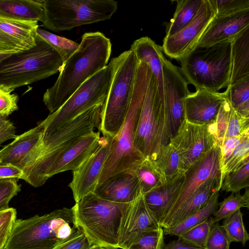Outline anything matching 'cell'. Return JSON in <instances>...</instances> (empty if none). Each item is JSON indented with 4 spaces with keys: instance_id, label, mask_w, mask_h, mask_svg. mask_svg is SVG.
<instances>
[{
    "instance_id": "f6af8a7d",
    "label": "cell",
    "mask_w": 249,
    "mask_h": 249,
    "mask_svg": "<svg viewBox=\"0 0 249 249\" xmlns=\"http://www.w3.org/2000/svg\"><path fill=\"white\" fill-rule=\"evenodd\" d=\"M16 178L0 179V211L9 207L10 201L21 190V185Z\"/></svg>"
},
{
    "instance_id": "6da1fadb",
    "label": "cell",
    "mask_w": 249,
    "mask_h": 249,
    "mask_svg": "<svg viewBox=\"0 0 249 249\" xmlns=\"http://www.w3.org/2000/svg\"><path fill=\"white\" fill-rule=\"evenodd\" d=\"M111 43L99 32L86 33L78 49L65 62L43 101L50 114L58 109L86 81L107 65Z\"/></svg>"
},
{
    "instance_id": "52a82bcc",
    "label": "cell",
    "mask_w": 249,
    "mask_h": 249,
    "mask_svg": "<svg viewBox=\"0 0 249 249\" xmlns=\"http://www.w3.org/2000/svg\"><path fill=\"white\" fill-rule=\"evenodd\" d=\"M181 72L196 89L218 92L229 84L231 70V41L196 47L180 61Z\"/></svg>"
},
{
    "instance_id": "d590c367",
    "label": "cell",
    "mask_w": 249,
    "mask_h": 249,
    "mask_svg": "<svg viewBox=\"0 0 249 249\" xmlns=\"http://www.w3.org/2000/svg\"><path fill=\"white\" fill-rule=\"evenodd\" d=\"M36 35L45 41L61 57L63 63L78 49L79 44L38 28Z\"/></svg>"
},
{
    "instance_id": "2e32d148",
    "label": "cell",
    "mask_w": 249,
    "mask_h": 249,
    "mask_svg": "<svg viewBox=\"0 0 249 249\" xmlns=\"http://www.w3.org/2000/svg\"><path fill=\"white\" fill-rule=\"evenodd\" d=\"M111 139L100 137L94 151L73 171L72 179L69 186L75 202L85 195L94 192L109 154Z\"/></svg>"
},
{
    "instance_id": "bcb514c9",
    "label": "cell",
    "mask_w": 249,
    "mask_h": 249,
    "mask_svg": "<svg viewBox=\"0 0 249 249\" xmlns=\"http://www.w3.org/2000/svg\"><path fill=\"white\" fill-rule=\"evenodd\" d=\"M92 246L85 234L76 228L69 236L53 249H90Z\"/></svg>"
},
{
    "instance_id": "603a6c76",
    "label": "cell",
    "mask_w": 249,
    "mask_h": 249,
    "mask_svg": "<svg viewBox=\"0 0 249 249\" xmlns=\"http://www.w3.org/2000/svg\"><path fill=\"white\" fill-rule=\"evenodd\" d=\"M140 191L139 180L133 169L113 175L98 184L93 193L106 200L128 203L135 199Z\"/></svg>"
},
{
    "instance_id": "836d02e7",
    "label": "cell",
    "mask_w": 249,
    "mask_h": 249,
    "mask_svg": "<svg viewBox=\"0 0 249 249\" xmlns=\"http://www.w3.org/2000/svg\"><path fill=\"white\" fill-rule=\"evenodd\" d=\"M224 93L231 107L237 112L249 118V79L228 86Z\"/></svg>"
},
{
    "instance_id": "3957f363",
    "label": "cell",
    "mask_w": 249,
    "mask_h": 249,
    "mask_svg": "<svg viewBox=\"0 0 249 249\" xmlns=\"http://www.w3.org/2000/svg\"><path fill=\"white\" fill-rule=\"evenodd\" d=\"M131 203L113 202L89 193L71 208L73 225L92 245L118 248L121 226Z\"/></svg>"
},
{
    "instance_id": "484cf974",
    "label": "cell",
    "mask_w": 249,
    "mask_h": 249,
    "mask_svg": "<svg viewBox=\"0 0 249 249\" xmlns=\"http://www.w3.org/2000/svg\"><path fill=\"white\" fill-rule=\"evenodd\" d=\"M184 175L143 194L145 202L159 224L174 203L182 186Z\"/></svg>"
},
{
    "instance_id": "60d3db41",
    "label": "cell",
    "mask_w": 249,
    "mask_h": 249,
    "mask_svg": "<svg viewBox=\"0 0 249 249\" xmlns=\"http://www.w3.org/2000/svg\"><path fill=\"white\" fill-rule=\"evenodd\" d=\"M164 235L162 228L144 231L128 249H163Z\"/></svg>"
},
{
    "instance_id": "5b68a950",
    "label": "cell",
    "mask_w": 249,
    "mask_h": 249,
    "mask_svg": "<svg viewBox=\"0 0 249 249\" xmlns=\"http://www.w3.org/2000/svg\"><path fill=\"white\" fill-rule=\"evenodd\" d=\"M71 208L15 221L4 249H53L76 229Z\"/></svg>"
},
{
    "instance_id": "44dd1931",
    "label": "cell",
    "mask_w": 249,
    "mask_h": 249,
    "mask_svg": "<svg viewBox=\"0 0 249 249\" xmlns=\"http://www.w3.org/2000/svg\"><path fill=\"white\" fill-rule=\"evenodd\" d=\"M249 27V9L234 13L215 16L199 39L196 47H208L232 41Z\"/></svg>"
},
{
    "instance_id": "7dc6e473",
    "label": "cell",
    "mask_w": 249,
    "mask_h": 249,
    "mask_svg": "<svg viewBox=\"0 0 249 249\" xmlns=\"http://www.w3.org/2000/svg\"><path fill=\"white\" fill-rule=\"evenodd\" d=\"M18 96L0 85V115L6 117L18 109Z\"/></svg>"
},
{
    "instance_id": "681fc988",
    "label": "cell",
    "mask_w": 249,
    "mask_h": 249,
    "mask_svg": "<svg viewBox=\"0 0 249 249\" xmlns=\"http://www.w3.org/2000/svg\"><path fill=\"white\" fill-rule=\"evenodd\" d=\"M17 136L14 124L6 117L0 115V146L5 141L14 139Z\"/></svg>"
},
{
    "instance_id": "9a60e30c",
    "label": "cell",
    "mask_w": 249,
    "mask_h": 249,
    "mask_svg": "<svg viewBox=\"0 0 249 249\" xmlns=\"http://www.w3.org/2000/svg\"><path fill=\"white\" fill-rule=\"evenodd\" d=\"M215 16L209 0H203L193 19L172 36L164 37L161 47L169 57L180 61L197 46L202 35Z\"/></svg>"
},
{
    "instance_id": "ac0fdd59",
    "label": "cell",
    "mask_w": 249,
    "mask_h": 249,
    "mask_svg": "<svg viewBox=\"0 0 249 249\" xmlns=\"http://www.w3.org/2000/svg\"><path fill=\"white\" fill-rule=\"evenodd\" d=\"M43 129L37 123L36 126L17 135L0 150V162L11 164L25 172L40 155Z\"/></svg>"
},
{
    "instance_id": "7bdbcfd3",
    "label": "cell",
    "mask_w": 249,
    "mask_h": 249,
    "mask_svg": "<svg viewBox=\"0 0 249 249\" xmlns=\"http://www.w3.org/2000/svg\"><path fill=\"white\" fill-rule=\"evenodd\" d=\"M215 16L234 13L249 9V0H209Z\"/></svg>"
},
{
    "instance_id": "74e56055",
    "label": "cell",
    "mask_w": 249,
    "mask_h": 249,
    "mask_svg": "<svg viewBox=\"0 0 249 249\" xmlns=\"http://www.w3.org/2000/svg\"><path fill=\"white\" fill-rule=\"evenodd\" d=\"M213 224V217L211 216L204 222L178 235V237L187 245L203 249Z\"/></svg>"
},
{
    "instance_id": "d4e9b609",
    "label": "cell",
    "mask_w": 249,
    "mask_h": 249,
    "mask_svg": "<svg viewBox=\"0 0 249 249\" xmlns=\"http://www.w3.org/2000/svg\"><path fill=\"white\" fill-rule=\"evenodd\" d=\"M130 50L135 54L139 61L145 62L156 79L160 95L164 101L163 89V75L161 58L163 55L161 47L148 36L135 40Z\"/></svg>"
},
{
    "instance_id": "7c38bea8",
    "label": "cell",
    "mask_w": 249,
    "mask_h": 249,
    "mask_svg": "<svg viewBox=\"0 0 249 249\" xmlns=\"http://www.w3.org/2000/svg\"><path fill=\"white\" fill-rule=\"evenodd\" d=\"M220 153V147L216 145L185 171L177 197L160 224L164 231L172 228L184 207L205 181L212 178L222 179Z\"/></svg>"
},
{
    "instance_id": "e575fe53",
    "label": "cell",
    "mask_w": 249,
    "mask_h": 249,
    "mask_svg": "<svg viewBox=\"0 0 249 249\" xmlns=\"http://www.w3.org/2000/svg\"><path fill=\"white\" fill-rule=\"evenodd\" d=\"M218 209L213 213L214 223H218L232 214L238 209L243 207L249 208V187L246 188L243 195L240 192L231 193L222 201L218 203Z\"/></svg>"
},
{
    "instance_id": "1f68e13d",
    "label": "cell",
    "mask_w": 249,
    "mask_h": 249,
    "mask_svg": "<svg viewBox=\"0 0 249 249\" xmlns=\"http://www.w3.org/2000/svg\"><path fill=\"white\" fill-rule=\"evenodd\" d=\"M219 192H215L207 204L200 210L185 218L173 228L163 231L164 234L178 236L207 219L218 208Z\"/></svg>"
},
{
    "instance_id": "cb8c5ba5",
    "label": "cell",
    "mask_w": 249,
    "mask_h": 249,
    "mask_svg": "<svg viewBox=\"0 0 249 249\" xmlns=\"http://www.w3.org/2000/svg\"><path fill=\"white\" fill-rule=\"evenodd\" d=\"M219 147L227 138L249 130V118L237 112L226 100L222 104L215 122L209 125Z\"/></svg>"
},
{
    "instance_id": "816d5d0a",
    "label": "cell",
    "mask_w": 249,
    "mask_h": 249,
    "mask_svg": "<svg viewBox=\"0 0 249 249\" xmlns=\"http://www.w3.org/2000/svg\"><path fill=\"white\" fill-rule=\"evenodd\" d=\"M163 249H203L187 245L183 242L178 237L176 240L170 241L165 244Z\"/></svg>"
},
{
    "instance_id": "f546056e",
    "label": "cell",
    "mask_w": 249,
    "mask_h": 249,
    "mask_svg": "<svg viewBox=\"0 0 249 249\" xmlns=\"http://www.w3.org/2000/svg\"><path fill=\"white\" fill-rule=\"evenodd\" d=\"M222 183V180L221 178H212L205 181L195 192L184 207L176 219L172 228L202 208L213 195L215 192L220 190Z\"/></svg>"
},
{
    "instance_id": "30bf717a",
    "label": "cell",
    "mask_w": 249,
    "mask_h": 249,
    "mask_svg": "<svg viewBox=\"0 0 249 249\" xmlns=\"http://www.w3.org/2000/svg\"><path fill=\"white\" fill-rule=\"evenodd\" d=\"M99 131L85 135L40 156L25 172L22 179L37 187L53 175L76 169L96 149Z\"/></svg>"
},
{
    "instance_id": "277c9868",
    "label": "cell",
    "mask_w": 249,
    "mask_h": 249,
    "mask_svg": "<svg viewBox=\"0 0 249 249\" xmlns=\"http://www.w3.org/2000/svg\"><path fill=\"white\" fill-rule=\"evenodd\" d=\"M139 61L129 50L113 58L108 64L111 79L107 98L102 105L99 131L112 139L125 120L131 99Z\"/></svg>"
},
{
    "instance_id": "ee69618b",
    "label": "cell",
    "mask_w": 249,
    "mask_h": 249,
    "mask_svg": "<svg viewBox=\"0 0 249 249\" xmlns=\"http://www.w3.org/2000/svg\"><path fill=\"white\" fill-rule=\"evenodd\" d=\"M17 219V211L14 208L0 211V249H4L13 225Z\"/></svg>"
},
{
    "instance_id": "f1b7e54d",
    "label": "cell",
    "mask_w": 249,
    "mask_h": 249,
    "mask_svg": "<svg viewBox=\"0 0 249 249\" xmlns=\"http://www.w3.org/2000/svg\"><path fill=\"white\" fill-rule=\"evenodd\" d=\"M152 160L164 184L172 182L184 175L185 172L182 167L179 155L170 142L161 149L156 159Z\"/></svg>"
},
{
    "instance_id": "db71d44e",
    "label": "cell",
    "mask_w": 249,
    "mask_h": 249,
    "mask_svg": "<svg viewBox=\"0 0 249 249\" xmlns=\"http://www.w3.org/2000/svg\"><path fill=\"white\" fill-rule=\"evenodd\" d=\"M11 54H0V64L3 60L9 57Z\"/></svg>"
},
{
    "instance_id": "c3c4849f",
    "label": "cell",
    "mask_w": 249,
    "mask_h": 249,
    "mask_svg": "<svg viewBox=\"0 0 249 249\" xmlns=\"http://www.w3.org/2000/svg\"><path fill=\"white\" fill-rule=\"evenodd\" d=\"M249 137V130L241 134L226 139L220 146V164L221 168L233 150L246 138Z\"/></svg>"
},
{
    "instance_id": "b9f144b4",
    "label": "cell",
    "mask_w": 249,
    "mask_h": 249,
    "mask_svg": "<svg viewBox=\"0 0 249 249\" xmlns=\"http://www.w3.org/2000/svg\"><path fill=\"white\" fill-rule=\"evenodd\" d=\"M231 242L222 225L214 223L203 249H229Z\"/></svg>"
},
{
    "instance_id": "9c48e42d",
    "label": "cell",
    "mask_w": 249,
    "mask_h": 249,
    "mask_svg": "<svg viewBox=\"0 0 249 249\" xmlns=\"http://www.w3.org/2000/svg\"><path fill=\"white\" fill-rule=\"evenodd\" d=\"M42 4L41 26L54 32L109 19L118 8L113 0H45Z\"/></svg>"
},
{
    "instance_id": "ba28073f",
    "label": "cell",
    "mask_w": 249,
    "mask_h": 249,
    "mask_svg": "<svg viewBox=\"0 0 249 249\" xmlns=\"http://www.w3.org/2000/svg\"><path fill=\"white\" fill-rule=\"evenodd\" d=\"M170 141L164 101L151 72L137 125L134 145L145 159L154 160Z\"/></svg>"
},
{
    "instance_id": "ffe728a7",
    "label": "cell",
    "mask_w": 249,
    "mask_h": 249,
    "mask_svg": "<svg viewBox=\"0 0 249 249\" xmlns=\"http://www.w3.org/2000/svg\"><path fill=\"white\" fill-rule=\"evenodd\" d=\"M38 22L0 16V54H14L36 44Z\"/></svg>"
},
{
    "instance_id": "4dcf8cb0",
    "label": "cell",
    "mask_w": 249,
    "mask_h": 249,
    "mask_svg": "<svg viewBox=\"0 0 249 249\" xmlns=\"http://www.w3.org/2000/svg\"><path fill=\"white\" fill-rule=\"evenodd\" d=\"M203 0H178L173 18L168 24L165 37L173 36L195 17Z\"/></svg>"
},
{
    "instance_id": "4316f807",
    "label": "cell",
    "mask_w": 249,
    "mask_h": 249,
    "mask_svg": "<svg viewBox=\"0 0 249 249\" xmlns=\"http://www.w3.org/2000/svg\"><path fill=\"white\" fill-rule=\"evenodd\" d=\"M247 79H249V27L231 41V70L228 86Z\"/></svg>"
},
{
    "instance_id": "8992f818",
    "label": "cell",
    "mask_w": 249,
    "mask_h": 249,
    "mask_svg": "<svg viewBox=\"0 0 249 249\" xmlns=\"http://www.w3.org/2000/svg\"><path fill=\"white\" fill-rule=\"evenodd\" d=\"M63 64L59 53L37 35L33 47L12 54L1 62L0 85L12 92L54 74Z\"/></svg>"
},
{
    "instance_id": "f907efd6",
    "label": "cell",
    "mask_w": 249,
    "mask_h": 249,
    "mask_svg": "<svg viewBox=\"0 0 249 249\" xmlns=\"http://www.w3.org/2000/svg\"><path fill=\"white\" fill-rule=\"evenodd\" d=\"M23 175V171L18 167L11 164L0 162V179H22Z\"/></svg>"
},
{
    "instance_id": "5bb4252c",
    "label": "cell",
    "mask_w": 249,
    "mask_h": 249,
    "mask_svg": "<svg viewBox=\"0 0 249 249\" xmlns=\"http://www.w3.org/2000/svg\"><path fill=\"white\" fill-rule=\"evenodd\" d=\"M170 143L178 152L185 172L217 145L209 125L194 124L186 120Z\"/></svg>"
},
{
    "instance_id": "8d00e7d4",
    "label": "cell",
    "mask_w": 249,
    "mask_h": 249,
    "mask_svg": "<svg viewBox=\"0 0 249 249\" xmlns=\"http://www.w3.org/2000/svg\"><path fill=\"white\" fill-rule=\"evenodd\" d=\"M222 226L231 242H239L244 246L249 240V234L244 226L240 209L224 219Z\"/></svg>"
},
{
    "instance_id": "8fae6325",
    "label": "cell",
    "mask_w": 249,
    "mask_h": 249,
    "mask_svg": "<svg viewBox=\"0 0 249 249\" xmlns=\"http://www.w3.org/2000/svg\"><path fill=\"white\" fill-rule=\"evenodd\" d=\"M111 79L108 64L82 84L58 109L38 123L43 127V133L60 127L96 105H103Z\"/></svg>"
},
{
    "instance_id": "f35d334b",
    "label": "cell",
    "mask_w": 249,
    "mask_h": 249,
    "mask_svg": "<svg viewBox=\"0 0 249 249\" xmlns=\"http://www.w3.org/2000/svg\"><path fill=\"white\" fill-rule=\"evenodd\" d=\"M249 186V161L236 170L226 175L223 180L221 190L236 193Z\"/></svg>"
},
{
    "instance_id": "ab89813d",
    "label": "cell",
    "mask_w": 249,
    "mask_h": 249,
    "mask_svg": "<svg viewBox=\"0 0 249 249\" xmlns=\"http://www.w3.org/2000/svg\"><path fill=\"white\" fill-rule=\"evenodd\" d=\"M249 161V137L246 138L232 151L221 168L222 181L225 176Z\"/></svg>"
},
{
    "instance_id": "e0dca14e",
    "label": "cell",
    "mask_w": 249,
    "mask_h": 249,
    "mask_svg": "<svg viewBox=\"0 0 249 249\" xmlns=\"http://www.w3.org/2000/svg\"><path fill=\"white\" fill-rule=\"evenodd\" d=\"M102 105H96L60 127L43 133L42 146L39 158L94 131L95 128L99 129Z\"/></svg>"
},
{
    "instance_id": "4fadbf2b",
    "label": "cell",
    "mask_w": 249,
    "mask_h": 249,
    "mask_svg": "<svg viewBox=\"0 0 249 249\" xmlns=\"http://www.w3.org/2000/svg\"><path fill=\"white\" fill-rule=\"evenodd\" d=\"M161 62L164 99L171 140L185 120L184 100L190 92L188 83L180 68L174 65L164 55Z\"/></svg>"
},
{
    "instance_id": "7a4b0ae2",
    "label": "cell",
    "mask_w": 249,
    "mask_h": 249,
    "mask_svg": "<svg viewBox=\"0 0 249 249\" xmlns=\"http://www.w3.org/2000/svg\"><path fill=\"white\" fill-rule=\"evenodd\" d=\"M151 73L148 65L139 61L125 120L117 135L111 139L109 154L98 184L118 173L134 169L145 159L136 148L134 137Z\"/></svg>"
},
{
    "instance_id": "f5cc1de1",
    "label": "cell",
    "mask_w": 249,
    "mask_h": 249,
    "mask_svg": "<svg viewBox=\"0 0 249 249\" xmlns=\"http://www.w3.org/2000/svg\"><path fill=\"white\" fill-rule=\"evenodd\" d=\"M118 248L107 246H101V245H92L90 249H117Z\"/></svg>"
},
{
    "instance_id": "83f0119b",
    "label": "cell",
    "mask_w": 249,
    "mask_h": 249,
    "mask_svg": "<svg viewBox=\"0 0 249 249\" xmlns=\"http://www.w3.org/2000/svg\"><path fill=\"white\" fill-rule=\"evenodd\" d=\"M42 2L39 0H0V16L42 22L44 14Z\"/></svg>"
},
{
    "instance_id": "d6986e66",
    "label": "cell",
    "mask_w": 249,
    "mask_h": 249,
    "mask_svg": "<svg viewBox=\"0 0 249 249\" xmlns=\"http://www.w3.org/2000/svg\"><path fill=\"white\" fill-rule=\"evenodd\" d=\"M161 228L146 205L143 194H139L131 202L121 226L118 248L128 249L144 231Z\"/></svg>"
},
{
    "instance_id": "7402d4cb",
    "label": "cell",
    "mask_w": 249,
    "mask_h": 249,
    "mask_svg": "<svg viewBox=\"0 0 249 249\" xmlns=\"http://www.w3.org/2000/svg\"><path fill=\"white\" fill-rule=\"evenodd\" d=\"M226 99L224 92L220 93L202 89H197L185 98V120L199 125L213 124Z\"/></svg>"
},
{
    "instance_id": "d6a6232c",
    "label": "cell",
    "mask_w": 249,
    "mask_h": 249,
    "mask_svg": "<svg viewBox=\"0 0 249 249\" xmlns=\"http://www.w3.org/2000/svg\"><path fill=\"white\" fill-rule=\"evenodd\" d=\"M134 170L143 194L165 184L162 177L150 159L146 158Z\"/></svg>"
}]
</instances>
